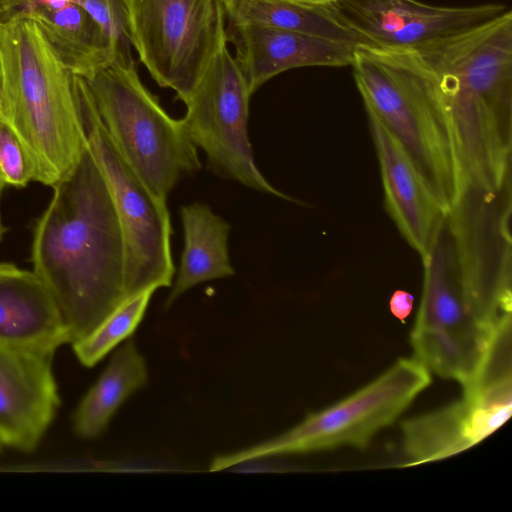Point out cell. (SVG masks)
<instances>
[{"label":"cell","mask_w":512,"mask_h":512,"mask_svg":"<svg viewBox=\"0 0 512 512\" xmlns=\"http://www.w3.org/2000/svg\"><path fill=\"white\" fill-rule=\"evenodd\" d=\"M421 260L422 295L410 334L413 358L463 386L473 377L495 326L488 327L474 312L441 230Z\"/></svg>","instance_id":"ba28073f"},{"label":"cell","mask_w":512,"mask_h":512,"mask_svg":"<svg viewBox=\"0 0 512 512\" xmlns=\"http://www.w3.org/2000/svg\"><path fill=\"white\" fill-rule=\"evenodd\" d=\"M86 10L111 38L116 53L115 64L135 65L127 0H70Z\"/></svg>","instance_id":"603a6c76"},{"label":"cell","mask_w":512,"mask_h":512,"mask_svg":"<svg viewBox=\"0 0 512 512\" xmlns=\"http://www.w3.org/2000/svg\"><path fill=\"white\" fill-rule=\"evenodd\" d=\"M431 383L430 372L414 358H401L370 383L313 412L286 432L215 457L210 471L248 461L352 446L364 448L391 425Z\"/></svg>","instance_id":"8992f818"},{"label":"cell","mask_w":512,"mask_h":512,"mask_svg":"<svg viewBox=\"0 0 512 512\" xmlns=\"http://www.w3.org/2000/svg\"><path fill=\"white\" fill-rule=\"evenodd\" d=\"M0 51V116L24 143L35 181L53 187L86 146L72 74L28 18L0 21Z\"/></svg>","instance_id":"3957f363"},{"label":"cell","mask_w":512,"mask_h":512,"mask_svg":"<svg viewBox=\"0 0 512 512\" xmlns=\"http://www.w3.org/2000/svg\"><path fill=\"white\" fill-rule=\"evenodd\" d=\"M26 18L36 23L58 60L71 74L89 79L115 64L111 38L76 3L40 8Z\"/></svg>","instance_id":"2e32d148"},{"label":"cell","mask_w":512,"mask_h":512,"mask_svg":"<svg viewBox=\"0 0 512 512\" xmlns=\"http://www.w3.org/2000/svg\"><path fill=\"white\" fill-rule=\"evenodd\" d=\"M432 69L471 189L511 183L512 11L417 50Z\"/></svg>","instance_id":"7a4b0ae2"},{"label":"cell","mask_w":512,"mask_h":512,"mask_svg":"<svg viewBox=\"0 0 512 512\" xmlns=\"http://www.w3.org/2000/svg\"><path fill=\"white\" fill-rule=\"evenodd\" d=\"M1 90H2V60H1V51H0V99H1Z\"/></svg>","instance_id":"f1b7e54d"},{"label":"cell","mask_w":512,"mask_h":512,"mask_svg":"<svg viewBox=\"0 0 512 512\" xmlns=\"http://www.w3.org/2000/svg\"><path fill=\"white\" fill-rule=\"evenodd\" d=\"M127 6L141 63L184 102L226 36L222 0H127Z\"/></svg>","instance_id":"30bf717a"},{"label":"cell","mask_w":512,"mask_h":512,"mask_svg":"<svg viewBox=\"0 0 512 512\" xmlns=\"http://www.w3.org/2000/svg\"><path fill=\"white\" fill-rule=\"evenodd\" d=\"M4 186L5 185L0 182V202H1V197H2V192H3ZM4 231H5V228H4L3 223H2L1 212H0V242L2 240Z\"/></svg>","instance_id":"83f0119b"},{"label":"cell","mask_w":512,"mask_h":512,"mask_svg":"<svg viewBox=\"0 0 512 512\" xmlns=\"http://www.w3.org/2000/svg\"><path fill=\"white\" fill-rule=\"evenodd\" d=\"M511 322V315H507L495 325L473 377L462 386L475 445L511 415Z\"/></svg>","instance_id":"e0dca14e"},{"label":"cell","mask_w":512,"mask_h":512,"mask_svg":"<svg viewBox=\"0 0 512 512\" xmlns=\"http://www.w3.org/2000/svg\"><path fill=\"white\" fill-rule=\"evenodd\" d=\"M35 180L32 159L15 130L0 116V182L25 186Z\"/></svg>","instance_id":"cb8c5ba5"},{"label":"cell","mask_w":512,"mask_h":512,"mask_svg":"<svg viewBox=\"0 0 512 512\" xmlns=\"http://www.w3.org/2000/svg\"><path fill=\"white\" fill-rule=\"evenodd\" d=\"M85 80L115 148L153 193L167 200L182 177L201 169L182 120L165 111L135 65L113 64Z\"/></svg>","instance_id":"5b68a950"},{"label":"cell","mask_w":512,"mask_h":512,"mask_svg":"<svg viewBox=\"0 0 512 512\" xmlns=\"http://www.w3.org/2000/svg\"><path fill=\"white\" fill-rule=\"evenodd\" d=\"M350 65L365 110L396 136L449 211L469 186L430 66L417 50L364 44Z\"/></svg>","instance_id":"277c9868"},{"label":"cell","mask_w":512,"mask_h":512,"mask_svg":"<svg viewBox=\"0 0 512 512\" xmlns=\"http://www.w3.org/2000/svg\"><path fill=\"white\" fill-rule=\"evenodd\" d=\"M414 297L407 291L397 290L389 301L391 313L402 323H405L413 309Z\"/></svg>","instance_id":"484cf974"},{"label":"cell","mask_w":512,"mask_h":512,"mask_svg":"<svg viewBox=\"0 0 512 512\" xmlns=\"http://www.w3.org/2000/svg\"><path fill=\"white\" fill-rule=\"evenodd\" d=\"M32 245L33 272L47 287L75 344L128 299L125 245L104 176L86 146L53 186Z\"/></svg>","instance_id":"6da1fadb"},{"label":"cell","mask_w":512,"mask_h":512,"mask_svg":"<svg viewBox=\"0 0 512 512\" xmlns=\"http://www.w3.org/2000/svg\"><path fill=\"white\" fill-rule=\"evenodd\" d=\"M328 7L360 44L392 50H418L508 10L500 3L443 7L416 0H333Z\"/></svg>","instance_id":"8fae6325"},{"label":"cell","mask_w":512,"mask_h":512,"mask_svg":"<svg viewBox=\"0 0 512 512\" xmlns=\"http://www.w3.org/2000/svg\"><path fill=\"white\" fill-rule=\"evenodd\" d=\"M148 371L135 341L129 339L79 403L73 418L75 433L82 438L99 436L118 408L146 386Z\"/></svg>","instance_id":"d6986e66"},{"label":"cell","mask_w":512,"mask_h":512,"mask_svg":"<svg viewBox=\"0 0 512 512\" xmlns=\"http://www.w3.org/2000/svg\"><path fill=\"white\" fill-rule=\"evenodd\" d=\"M156 289L145 290L124 302L94 331L73 344L78 360L94 366L123 340L131 336L140 324Z\"/></svg>","instance_id":"7402d4cb"},{"label":"cell","mask_w":512,"mask_h":512,"mask_svg":"<svg viewBox=\"0 0 512 512\" xmlns=\"http://www.w3.org/2000/svg\"><path fill=\"white\" fill-rule=\"evenodd\" d=\"M228 42L251 94L272 77L287 70L350 65L357 44L312 34L254 24L226 27Z\"/></svg>","instance_id":"5bb4252c"},{"label":"cell","mask_w":512,"mask_h":512,"mask_svg":"<svg viewBox=\"0 0 512 512\" xmlns=\"http://www.w3.org/2000/svg\"><path fill=\"white\" fill-rule=\"evenodd\" d=\"M273 1H284V2H292L306 5H318V6H328L333 0H273Z\"/></svg>","instance_id":"4316f807"},{"label":"cell","mask_w":512,"mask_h":512,"mask_svg":"<svg viewBox=\"0 0 512 512\" xmlns=\"http://www.w3.org/2000/svg\"><path fill=\"white\" fill-rule=\"evenodd\" d=\"M3 447H4V446H3V445H2V443L0 442V451H1V449H2Z\"/></svg>","instance_id":"f546056e"},{"label":"cell","mask_w":512,"mask_h":512,"mask_svg":"<svg viewBox=\"0 0 512 512\" xmlns=\"http://www.w3.org/2000/svg\"><path fill=\"white\" fill-rule=\"evenodd\" d=\"M54 354L0 345V442L33 451L52 423L60 398Z\"/></svg>","instance_id":"7c38bea8"},{"label":"cell","mask_w":512,"mask_h":512,"mask_svg":"<svg viewBox=\"0 0 512 512\" xmlns=\"http://www.w3.org/2000/svg\"><path fill=\"white\" fill-rule=\"evenodd\" d=\"M231 24H254L302 32L360 44L358 36L341 23L328 6L273 0H222Z\"/></svg>","instance_id":"ffe728a7"},{"label":"cell","mask_w":512,"mask_h":512,"mask_svg":"<svg viewBox=\"0 0 512 512\" xmlns=\"http://www.w3.org/2000/svg\"><path fill=\"white\" fill-rule=\"evenodd\" d=\"M251 96L226 35L184 101L182 123L193 144L204 151L212 172L258 192L296 201L276 189L257 167L248 136Z\"/></svg>","instance_id":"9c48e42d"},{"label":"cell","mask_w":512,"mask_h":512,"mask_svg":"<svg viewBox=\"0 0 512 512\" xmlns=\"http://www.w3.org/2000/svg\"><path fill=\"white\" fill-rule=\"evenodd\" d=\"M70 0H0V21L26 18L40 8H58Z\"/></svg>","instance_id":"d4e9b609"},{"label":"cell","mask_w":512,"mask_h":512,"mask_svg":"<svg viewBox=\"0 0 512 512\" xmlns=\"http://www.w3.org/2000/svg\"><path fill=\"white\" fill-rule=\"evenodd\" d=\"M365 111L379 163L385 209L422 259L447 211L396 136L374 113Z\"/></svg>","instance_id":"4fadbf2b"},{"label":"cell","mask_w":512,"mask_h":512,"mask_svg":"<svg viewBox=\"0 0 512 512\" xmlns=\"http://www.w3.org/2000/svg\"><path fill=\"white\" fill-rule=\"evenodd\" d=\"M72 84L88 148L108 185L120 221L127 297L170 287L175 266L167 202L143 183L115 148L86 80L72 74Z\"/></svg>","instance_id":"52a82bcc"},{"label":"cell","mask_w":512,"mask_h":512,"mask_svg":"<svg viewBox=\"0 0 512 512\" xmlns=\"http://www.w3.org/2000/svg\"><path fill=\"white\" fill-rule=\"evenodd\" d=\"M180 217L184 247L166 307L200 283L235 274L228 251L229 223L202 202L182 206Z\"/></svg>","instance_id":"ac0fdd59"},{"label":"cell","mask_w":512,"mask_h":512,"mask_svg":"<svg viewBox=\"0 0 512 512\" xmlns=\"http://www.w3.org/2000/svg\"><path fill=\"white\" fill-rule=\"evenodd\" d=\"M401 431L407 465L441 460L475 445L469 412L462 398L440 409L406 420Z\"/></svg>","instance_id":"44dd1931"},{"label":"cell","mask_w":512,"mask_h":512,"mask_svg":"<svg viewBox=\"0 0 512 512\" xmlns=\"http://www.w3.org/2000/svg\"><path fill=\"white\" fill-rule=\"evenodd\" d=\"M66 343L67 328L40 278L0 263V345L55 354Z\"/></svg>","instance_id":"9a60e30c"}]
</instances>
